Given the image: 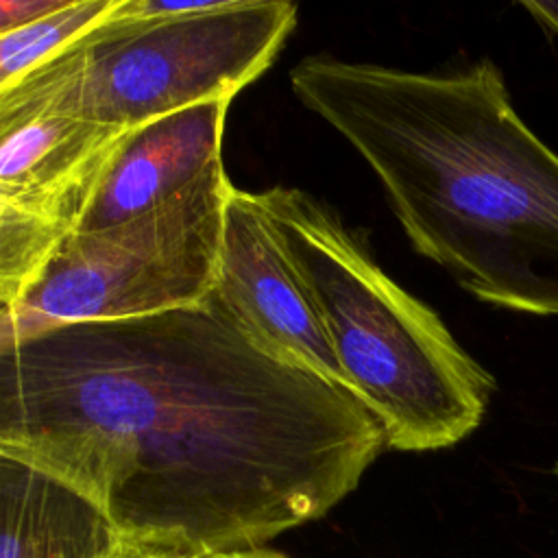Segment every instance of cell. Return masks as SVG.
I'll return each instance as SVG.
<instances>
[{
	"label": "cell",
	"mask_w": 558,
	"mask_h": 558,
	"mask_svg": "<svg viewBox=\"0 0 558 558\" xmlns=\"http://www.w3.org/2000/svg\"><path fill=\"white\" fill-rule=\"evenodd\" d=\"M384 449L349 388L264 349L216 292L0 353V453L70 484L135 547L257 549L327 514Z\"/></svg>",
	"instance_id": "6da1fadb"
},
{
	"label": "cell",
	"mask_w": 558,
	"mask_h": 558,
	"mask_svg": "<svg viewBox=\"0 0 558 558\" xmlns=\"http://www.w3.org/2000/svg\"><path fill=\"white\" fill-rule=\"evenodd\" d=\"M290 87L368 163L416 253L482 303L558 316V153L519 116L499 65L312 54Z\"/></svg>",
	"instance_id": "7a4b0ae2"
},
{
	"label": "cell",
	"mask_w": 558,
	"mask_h": 558,
	"mask_svg": "<svg viewBox=\"0 0 558 558\" xmlns=\"http://www.w3.org/2000/svg\"><path fill=\"white\" fill-rule=\"evenodd\" d=\"M347 377L388 449L436 451L471 436L495 377L442 318L392 281L338 214L299 187L257 192Z\"/></svg>",
	"instance_id": "3957f363"
},
{
	"label": "cell",
	"mask_w": 558,
	"mask_h": 558,
	"mask_svg": "<svg viewBox=\"0 0 558 558\" xmlns=\"http://www.w3.org/2000/svg\"><path fill=\"white\" fill-rule=\"evenodd\" d=\"M113 11L4 92L37 96L98 124L137 129L201 102L231 100L272 65L299 9L288 0H222L179 17Z\"/></svg>",
	"instance_id": "277c9868"
},
{
	"label": "cell",
	"mask_w": 558,
	"mask_h": 558,
	"mask_svg": "<svg viewBox=\"0 0 558 558\" xmlns=\"http://www.w3.org/2000/svg\"><path fill=\"white\" fill-rule=\"evenodd\" d=\"M231 185L216 161L153 209L72 233L24 296L0 307V353L63 325L203 303L216 288Z\"/></svg>",
	"instance_id": "5b68a950"
},
{
	"label": "cell",
	"mask_w": 558,
	"mask_h": 558,
	"mask_svg": "<svg viewBox=\"0 0 558 558\" xmlns=\"http://www.w3.org/2000/svg\"><path fill=\"white\" fill-rule=\"evenodd\" d=\"M214 292L264 349L349 388L327 331L257 192L231 185Z\"/></svg>",
	"instance_id": "8992f818"
},
{
	"label": "cell",
	"mask_w": 558,
	"mask_h": 558,
	"mask_svg": "<svg viewBox=\"0 0 558 558\" xmlns=\"http://www.w3.org/2000/svg\"><path fill=\"white\" fill-rule=\"evenodd\" d=\"M229 102H201L131 129L102 170L78 231L131 220L222 161Z\"/></svg>",
	"instance_id": "52a82bcc"
},
{
	"label": "cell",
	"mask_w": 558,
	"mask_h": 558,
	"mask_svg": "<svg viewBox=\"0 0 558 558\" xmlns=\"http://www.w3.org/2000/svg\"><path fill=\"white\" fill-rule=\"evenodd\" d=\"M131 129L52 109L46 100L0 94V201L70 185L107 166Z\"/></svg>",
	"instance_id": "ba28073f"
},
{
	"label": "cell",
	"mask_w": 558,
	"mask_h": 558,
	"mask_svg": "<svg viewBox=\"0 0 558 558\" xmlns=\"http://www.w3.org/2000/svg\"><path fill=\"white\" fill-rule=\"evenodd\" d=\"M0 519L2 558H111L124 543L92 499L2 453Z\"/></svg>",
	"instance_id": "9c48e42d"
},
{
	"label": "cell",
	"mask_w": 558,
	"mask_h": 558,
	"mask_svg": "<svg viewBox=\"0 0 558 558\" xmlns=\"http://www.w3.org/2000/svg\"><path fill=\"white\" fill-rule=\"evenodd\" d=\"M120 0H72L65 9L0 35V92L102 24Z\"/></svg>",
	"instance_id": "30bf717a"
},
{
	"label": "cell",
	"mask_w": 558,
	"mask_h": 558,
	"mask_svg": "<svg viewBox=\"0 0 558 558\" xmlns=\"http://www.w3.org/2000/svg\"><path fill=\"white\" fill-rule=\"evenodd\" d=\"M72 0H0V35L44 20Z\"/></svg>",
	"instance_id": "8fae6325"
},
{
	"label": "cell",
	"mask_w": 558,
	"mask_h": 558,
	"mask_svg": "<svg viewBox=\"0 0 558 558\" xmlns=\"http://www.w3.org/2000/svg\"><path fill=\"white\" fill-rule=\"evenodd\" d=\"M523 7L545 31L558 35V2H541V0H521Z\"/></svg>",
	"instance_id": "7c38bea8"
},
{
	"label": "cell",
	"mask_w": 558,
	"mask_h": 558,
	"mask_svg": "<svg viewBox=\"0 0 558 558\" xmlns=\"http://www.w3.org/2000/svg\"><path fill=\"white\" fill-rule=\"evenodd\" d=\"M111 558H216V556H187V554H170L157 549H144L129 543H122Z\"/></svg>",
	"instance_id": "4fadbf2b"
},
{
	"label": "cell",
	"mask_w": 558,
	"mask_h": 558,
	"mask_svg": "<svg viewBox=\"0 0 558 558\" xmlns=\"http://www.w3.org/2000/svg\"><path fill=\"white\" fill-rule=\"evenodd\" d=\"M216 558H288L279 551H270V549H264V547H257V549H246V551H233V554H222V556H216Z\"/></svg>",
	"instance_id": "5bb4252c"
},
{
	"label": "cell",
	"mask_w": 558,
	"mask_h": 558,
	"mask_svg": "<svg viewBox=\"0 0 558 558\" xmlns=\"http://www.w3.org/2000/svg\"><path fill=\"white\" fill-rule=\"evenodd\" d=\"M551 473H554V475H558V462L551 466Z\"/></svg>",
	"instance_id": "9a60e30c"
}]
</instances>
